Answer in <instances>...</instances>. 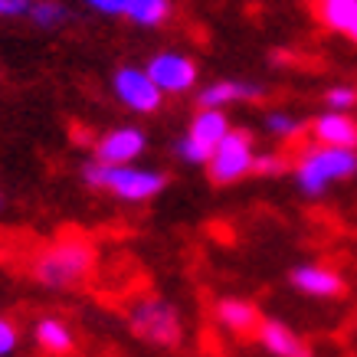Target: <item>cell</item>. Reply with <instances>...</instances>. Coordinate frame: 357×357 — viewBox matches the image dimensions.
Segmentation results:
<instances>
[{"mask_svg": "<svg viewBox=\"0 0 357 357\" xmlns=\"http://www.w3.org/2000/svg\"><path fill=\"white\" fill-rule=\"evenodd\" d=\"M96 262L92 243L82 236L56 239L50 249H43L33 262V279L46 289H76L79 282L89 279Z\"/></svg>", "mask_w": 357, "mask_h": 357, "instance_id": "cell-1", "label": "cell"}, {"mask_svg": "<svg viewBox=\"0 0 357 357\" xmlns=\"http://www.w3.org/2000/svg\"><path fill=\"white\" fill-rule=\"evenodd\" d=\"M295 187L305 197H321L328 194V187L341 184L347 177L357 174V151L351 148H328V144H312L298 154V161L292 167Z\"/></svg>", "mask_w": 357, "mask_h": 357, "instance_id": "cell-2", "label": "cell"}, {"mask_svg": "<svg viewBox=\"0 0 357 357\" xmlns=\"http://www.w3.org/2000/svg\"><path fill=\"white\" fill-rule=\"evenodd\" d=\"M82 177H86L89 187L96 190H109L119 200H128V204H144L164 190L167 177L161 171H151V167H138V164H86L82 167Z\"/></svg>", "mask_w": 357, "mask_h": 357, "instance_id": "cell-3", "label": "cell"}, {"mask_svg": "<svg viewBox=\"0 0 357 357\" xmlns=\"http://www.w3.org/2000/svg\"><path fill=\"white\" fill-rule=\"evenodd\" d=\"M128 328L131 335L148 341L154 347H177L184 337V321L181 312L161 295H144L128 308Z\"/></svg>", "mask_w": 357, "mask_h": 357, "instance_id": "cell-4", "label": "cell"}, {"mask_svg": "<svg viewBox=\"0 0 357 357\" xmlns=\"http://www.w3.org/2000/svg\"><path fill=\"white\" fill-rule=\"evenodd\" d=\"M252 164H256L252 135L243 128H233L227 138L213 148L210 161H206V171H210V181H213V184H236V181H243V177L252 174Z\"/></svg>", "mask_w": 357, "mask_h": 357, "instance_id": "cell-5", "label": "cell"}, {"mask_svg": "<svg viewBox=\"0 0 357 357\" xmlns=\"http://www.w3.org/2000/svg\"><path fill=\"white\" fill-rule=\"evenodd\" d=\"M112 92L125 109L138 112V115H151L161 109L164 92L154 86V79L148 76V69L141 66H121L119 73L112 76Z\"/></svg>", "mask_w": 357, "mask_h": 357, "instance_id": "cell-6", "label": "cell"}, {"mask_svg": "<svg viewBox=\"0 0 357 357\" xmlns=\"http://www.w3.org/2000/svg\"><path fill=\"white\" fill-rule=\"evenodd\" d=\"M144 69L164 96H184L197 86V63L177 50H164V53L151 56V63Z\"/></svg>", "mask_w": 357, "mask_h": 357, "instance_id": "cell-7", "label": "cell"}, {"mask_svg": "<svg viewBox=\"0 0 357 357\" xmlns=\"http://www.w3.org/2000/svg\"><path fill=\"white\" fill-rule=\"evenodd\" d=\"M148 148L144 131L135 125H119V128L105 131L96 141V161L98 164H135Z\"/></svg>", "mask_w": 357, "mask_h": 357, "instance_id": "cell-8", "label": "cell"}, {"mask_svg": "<svg viewBox=\"0 0 357 357\" xmlns=\"http://www.w3.org/2000/svg\"><path fill=\"white\" fill-rule=\"evenodd\" d=\"M292 285L308 298H337L344 295V279L341 272H335L331 266H318V262H305L292 269Z\"/></svg>", "mask_w": 357, "mask_h": 357, "instance_id": "cell-9", "label": "cell"}, {"mask_svg": "<svg viewBox=\"0 0 357 357\" xmlns=\"http://www.w3.org/2000/svg\"><path fill=\"white\" fill-rule=\"evenodd\" d=\"M256 337L272 357H312L308 341L302 335H295L285 321H275V318H262Z\"/></svg>", "mask_w": 357, "mask_h": 357, "instance_id": "cell-10", "label": "cell"}, {"mask_svg": "<svg viewBox=\"0 0 357 357\" xmlns=\"http://www.w3.org/2000/svg\"><path fill=\"white\" fill-rule=\"evenodd\" d=\"M312 138L314 144L357 151V121L347 112H325V115H318L312 121Z\"/></svg>", "mask_w": 357, "mask_h": 357, "instance_id": "cell-11", "label": "cell"}, {"mask_svg": "<svg viewBox=\"0 0 357 357\" xmlns=\"http://www.w3.org/2000/svg\"><path fill=\"white\" fill-rule=\"evenodd\" d=\"M266 89L256 86V82H243V79H220L213 86H204L200 96H197V105L200 109H223L229 102H252V98H262Z\"/></svg>", "mask_w": 357, "mask_h": 357, "instance_id": "cell-12", "label": "cell"}, {"mask_svg": "<svg viewBox=\"0 0 357 357\" xmlns=\"http://www.w3.org/2000/svg\"><path fill=\"white\" fill-rule=\"evenodd\" d=\"M213 314H217V325L227 328L229 335H256L262 325L259 308L246 298H220Z\"/></svg>", "mask_w": 357, "mask_h": 357, "instance_id": "cell-13", "label": "cell"}, {"mask_svg": "<svg viewBox=\"0 0 357 357\" xmlns=\"http://www.w3.org/2000/svg\"><path fill=\"white\" fill-rule=\"evenodd\" d=\"M229 131H233V125H229V119H227V112L223 109H200L194 115V121H190L187 138L194 141V144H200L204 151L213 154V148L227 138Z\"/></svg>", "mask_w": 357, "mask_h": 357, "instance_id": "cell-14", "label": "cell"}, {"mask_svg": "<svg viewBox=\"0 0 357 357\" xmlns=\"http://www.w3.org/2000/svg\"><path fill=\"white\" fill-rule=\"evenodd\" d=\"M314 7L328 30L357 43V0H318Z\"/></svg>", "mask_w": 357, "mask_h": 357, "instance_id": "cell-15", "label": "cell"}, {"mask_svg": "<svg viewBox=\"0 0 357 357\" xmlns=\"http://www.w3.org/2000/svg\"><path fill=\"white\" fill-rule=\"evenodd\" d=\"M33 337H36V344L43 347L46 354H73V347H76V337H73V328L66 325L63 318H40L36 328H33Z\"/></svg>", "mask_w": 357, "mask_h": 357, "instance_id": "cell-16", "label": "cell"}, {"mask_svg": "<svg viewBox=\"0 0 357 357\" xmlns=\"http://www.w3.org/2000/svg\"><path fill=\"white\" fill-rule=\"evenodd\" d=\"M30 20L40 30H63L66 23H69V7H66L63 0H33Z\"/></svg>", "mask_w": 357, "mask_h": 357, "instance_id": "cell-17", "label": "cell"}, {"mask_svg": "<svg viewBox=\"0 0 357 357\" xmlns=\"http://www.w3.org/2000/svg\"><path fill=\"white\" fill-rule=\"evenodd\" d=\"M171 17V0H135L128 20L138 26H161Z\"/></svg>", "mask_w": 357, "mask_h": 357, "instance_id": "cell-18", "label": "cell"}, {"mask_svg": "<svg viewBox=\"0 0 357 357\" xmlns=\"http://www.w3.org/2000/svg\"><path fill=\"white\" fill-rule=\"evenodd\" d=\"M262 125H266V131H269L272 138H282V141L298 138V135H302V119H295L292 112H282V109L266 112Z\"/></svg>", "mask_w": 357, "mask_h": 357, "instance_id": "cell-19", "label": "cell"}, {"mask_svg": "<svg viewBox=\"0 0 357 357\" xmlns=\"http://www.w3.org/2000/svg\"><path fill=\"white\" fill-rule=\"evenodd\" d=\"M325 105L328 112H347L357 105V89L351 86H331L325 92Z\"/></svg>", "mask_w": 357, "mask_h": 357, "instance_id": "cell-20", "label": "cell"}, {"mask_svg": "<svg viewBox=\"0 0 357 357\" xmlns=\"http://www.w3.org/2000/svg\"><path fill=\"white\" fill-rule=\"evenodd\" d=\"M86 7H92L96 13H105V17H128L135 0H86Z\"/></svg>", "mask_w": 357, "mask_h": 357, "instance_id": "cell-21", "label": "cell"}, {"mask_svg": "<svg viewBox=\"0 0 357 357\" xmlns=\"http://www.w3.org/2000/svg\"><path fill=\"white\" fill-rule=\"evenodd\" d=\"M289 167L282 154H256V164H252V174H262V177H275Z\"/></svg>", "mask_w": 357, "mask_h": 357, "instance_id": "cell-22", "label": "cell"}, {"mask_svg": "<svg viewBox=\"0 0 357 357\" xmlns=\"http://www.w3.org/2000/svg\"><path fill=\"white\" fill-rule=\"evenodd\" d=\"M20 344V335H17V325L10 318H0V357H10Z\"/></svg>", "mask_w": 357, "mask_h": 357, "instance_id": "cell-23", "label": "cell"}, {"mask_svg": "<svg viewBox=\"0 0 357 357\" xmlns=\"http://www.w3.org/2000/svg\"><path fill=\"white\" fill-rule=\"evenodd\" d=\"M33 0H0V17L13 20V17H30Z\"/></svg>", "mask_w": 357, "mask_h": 357, "instance_id": "cell-24", "label": "cell"}, {"mask_svg": "<svg viewBox=\"0 0 357 357\" xmlns=\"http://www.w3.org/2000/svg\"><path fill=\"white\" fill-rule=\"evenodd\" d=\"M0 210H3V194H0Z\"/></svg>", "mask_w": 357, "mask_h": 357, "instance_id": "cell-25", "label": "cell"}]
</instances>
